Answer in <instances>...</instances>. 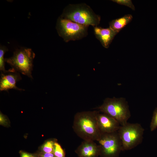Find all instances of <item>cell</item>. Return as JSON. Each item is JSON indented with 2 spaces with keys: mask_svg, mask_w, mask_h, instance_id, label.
Listing matches in <instances>:
<instances>
[{
  "mask_svg": "<svg viewBox=\"0 0 157 157\" xmlns=\"http://www.w3.org/2000/svg\"><path fill=\"white\" fill-rule=\"evenodd\" d=\"M132 19L133 16L131 15H125L110 22L109 23V27L117 34L130 23Z\"/></svg>",
  "mask_w": 157,
  "mask_h": 157,
  "instance_id": "cell-12",
  "label": "cell"
},
{
  "mask_svg": "<svg viewBox=\"0 0 157 157\" xmlns=\"http://www.w3.org/2000/svg\"><path fill=\"white\" fill-rule=\"evenodd\" d=\"M53 153L55 157H65V154L60 145L57 142H55Z\"/></svg>",
  "mask_w": 157,
  "mask_h": 157,
  "instance_id": "cell-15",
  "label": "cell"
},
{
  "mask_svg": "<svg viewBox=\"0 0 157 157\" xmlns=\"http://www.w3.org/2000/svg\"><path fill=\"white\" fill-rule=\"evenodd\" d=\"M21 157H35L33 155L24 152H22L21 153Z\"/></svg>",
  "mask_w": 157,
  "mask_h": 157,
  "instance_id": "cell-20",
  "label": "cell"
},
{
  "mask_svg": "<svg viewBox=\"0 0 157 157\" xmlns=\"http://www.w3.org/2000/svg\"><path fill=\"white\" fill-rule=\"evenodd\" d=\"M100 153L105 157L117 156L123 150L122 143L117 131L108 133H101L97 141Z\"/></svg>",
  "mask_w": 157,
  "mask_h": 157,
  "instance_id": "cell-7",
  "label": "cell"
},
{
  "mask_svg": "<svg viewBox=\"0 0 157 157\" xmlns=\"http://www.w3.org/2000/svg\"><path fill=\"white\" fill-rule=\"evenodd\" d=\"M97 109L115 119L121 126L127 123L131 117L127 102L123 98H106Z\"/></svg>",
  "mask_w": 157,
  "mask_h": 157,
  "instance_id": "cell-3",
  "label": "cell"
},
{
  "mask_svg": "<svg viewBox=\"0 0 157 157\" xmlns=\"http://www.w3.org/2000/svg\"><path fill=\"white\" fill-rule=\"evenodd\" d=\"M98 111H84L76 114L72 128L76 135L83 140L98 141L101 133L99 129L97 115Z\"/></svg>",
  "mask_w": 157,
  "mask_h": 157,
  "instance_id": "cell-1",
  "label": "cell"
},
{
  "mask_svg": "<svg viewBox=\"0 0 157 157\" xmlns=\"http://www.w3.org/2000/svg\"><path fill=\"white\" fill-rule=\"evenodd\" d=\"M113 1L118 4L126 6L133 10H135V7L131 0H113Z\"/></svg>",
  "mask_w": 157,
  "mask_h": 157,
  "instance_id": "cell-17",
  "label": "cell"
},
{
  "mask_svg": "<svg viewBox=\"0 0 157 157\" xmlns=\"http://www.w3.org/2000/svg\"><path fill=\"white\" fill-rule=\"evenodd\" d=\"M94 34L96 38L105 48H108L117 34L109 27L103 28L94 27Z\"/></svg>",
  "mask_w": 157,
  "mask_h": 157,
  "instance_id": "cell-11",
  "label": "cell"
},
{
  "mask_svg": "<svg viewBox=\"0 0 157 157\" xmlns=\"http://www.w3.org/2000/svg\"><path fill=\"white\" fill-rule=\"evenodd\" d=\"M88 26L60 16L57 20L56 29L59 35L67 42L70 41L79 40L86 36Z\"/></svg>",
  "mask_w": 157,
  "mask_h": 157,
  "instance_id": "cell-5",
  "label": "cell"
},
{
  "mask_svg": "<svg viewBox=\"0 0 157 157\" xmlns=\"http://www.w3.org/2000/svg\"><path fill=\"white\" fill-rule=\"evenodd\" d=\"M144 129L140 124L128 122L121 125L117 131L122 143L123 150L132 149L142 141Z\"/></svg>",
  "mask_w": 157,
  "mask_h": 157,
  "instance_id": "cell-6",
  "label": "cell"
},
{
  "mask_svg": "<svg viewBox=\"0 0 157 157\" xmlns=\"http://www.w3.org/2000/svg\"><path fill=\"white\" fill-rule=\"evenodd\" d=\"M150 128L151 131H154L157 128V108L155 109L153 112Z\"/></svg>",
  "mask_w": 157,
  "mask_h": 157,
  "instance_id": "cell-16",
  "label": "cell"
},
{
  "mask_svg": "<svg viewBox=\"0 0 157 157\" xmlns=\"http://www.w3.org/2000/svg\"><path fill=\"white\" fill-rule=\"evenodd\" d=\"M53 140H49L46 141L42 146L41 149L43 153H53L55 142Z\"/></svg>",
  "mask_w": 157,
  "mask_h": 157,
  "instance_id": "cell-14",
  "label": "cell"
},
{
  "mask_svg": "<svg viewBox=\"0 0 157 157\" xmlns=\"http://www.w3.org/2000/svg\"><path fill=\"white\" fill-rule=\"evenodd\" d=\"M35 54L29 48H21L14 52L13 56L5 61L17 71L32 79L33 60Z\"/></svg>",
  "mask_w": 157,
  "mask_h": 157,
  "instance_id": "cell-4",
  "label": "cell"
},
{
  "mask_svg": "<svg viewBox=\"0 0 157 157\" xmlns=\"http://www.w3.org/2000/svg\"><path fill=\"white\" fill-rule=\"evenodd\" d=\"M8 51V49L5 46H1L0 47V70L1 72H5L7 70L5 68V53Z\"/></svg>",
  "mask_w": 157,
  "mask_h": 157,
  "instance_id": "cell-13",
  "label": "cell"
},
{
  "mask_svg": "<svg viewBox=\"0 0 157 157\" xmlns=\"http://www.w3.org/2000/svg\"><path fill=\"white\" fill-rule=\"evenodd\" d=\"M77 151L81 157H95L100 153V148L94 141L83 140Z\"/></svg>",
  "mask_w": 157,
  "mask_h": 157,
  "instance_id": "cell-10",
  "label": "cell"
},
{
  "mask_svg": "<svg viewBox=\"0 0 157 157\" xmlns=\"http://www.w3.org/2000/svg\"><path fill=\"white\" fill-rule=\"evenodd\" d=\"M0 79V90H8L14 89L18 90H24L16 86V83L21 80L22 78L19 72L12 68L5 72H1Z\"/></svg>",
  "mask_w": 157,
  "mask_h": 157,
  "instance_id": "cell-8",
  "label": "cell"
},
{
  "mask_svg": "<svg viewBox=\"0 0 157 157\" xmlns=\"http://www.w3.org/2000/svg\"><path fill=\"white\" fill-rule=\"evenodd\" d=\"M0 124L3 126H6L8 124V121L6 116L1 112L0 113Z\"/></svg>",
  "mask_w": 157,
  "mask_h": 157,
  "instance_id": "cell-18",
  "label": "cell"
},
{
  "mask_svg": "<svg viewBox=\"0 0 157 157\" xmlns=\"http://www.w3.org/2000/svg\"><path fill=\"white\" fill-rule=\"evenodd\" d=\"M40 157H55L53 153H43L40 155Z\"/></svg>",
  "mask_w": 157,
  "mask_h": 157,
  "instance_id": "cell-19",
  "label": "cell"
},
{
  "mask_svg": "<svg viewBox=\"0 0 157 157\" xmlns=\"http://www.w3.org/2000/svg\"><path fill=\"white\" fill-rule=\"evenodd\" d=\"M98 126L101 133H110L117 131L121 125L112 117L99 111L97 115Z\"/></svg>",
  "mask_w": 157,
  "mask_h": 157,
  "instance_id": "cell-9",
  "label": "cell"
},
{
  "mask_svg": "<svg viewBox=\"0 0 157 157\" xmlns=\"http://www.w3.org/2000/svg\"><path fill=\"white\" fill-rule=\"evenodd\" d=\"M61 17L81 24L94 27L99 24L101 17L85 3L69 4L64 9Z\"/></svg>",
  "mask_w": 157,
  "mask_h": 157,
  "instance_id": "cell-2",
  "label": "cell"
}]
</instances>
